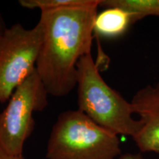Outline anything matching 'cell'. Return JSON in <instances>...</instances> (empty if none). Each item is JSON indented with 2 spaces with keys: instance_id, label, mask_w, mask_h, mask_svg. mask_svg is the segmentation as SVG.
Wrapping results in <instances>:
<instances>
[{
  "instance_id": "cell-1",
  "label": "cell",
  "mask_w": 159,
  "mask_h": 159,
  "mask_svg": "<svg viewBox=\"0 0 159 159\" xmlns=\"http://www.w3.org/2000/svg\"><path fill=\"white\" fill-rule=\"evenodd\" d=\"M99 2L41 11L44 36L36 71L49 95L63 97L77 86V66L81 57L91 54Z\"/></svg>"
},
{
  "instance_id": "cell-2",
  "label": "cell",
  "mask_w": 159,
  "mask_h": 159,
  "mask_svg": "<svg viewBox=\"0 0 159 159\" xmlns=\"http://www.w3.org/2000/svg\"><path fill=\"white\" fill-rule=\"evenodd\" d=\"M77 69L78 110L118 136H134L142 122L133 116L135 113L131 102L104 80L91 53L81 57Z\"/></svg>"
},
{
  "instance_id": "cell-3",
  "label": "cell",
  "mask_w": 159,
  "mask_h": 159,
  "mask_svg": "<svg viewBox=\"0 0 159 159\" xmlns=\"http://www.w3.org/2000/svg\"><path fill=\"white\" fill-rule=\"evenodd\" d=\"M118 135L97 125L80 110L61 113L47 143V159H116L121 156Z\"/></svg>"
},
{
  "instance_id": "cell-4",
  "label": "cell",
  "mask_w": 159,
  "mask_h": 159,
  "mask_svg": "<svg viewBox=\"0 0 159 159\" xmlns=\"http://www.w3.org/2000/svg\"><path fill=\"white\" fill-rule=\"evenodd\" d=\"M44 30L41 21L31 29L21 24L5 27L0 36V104L36 69Z\"/></svg>"
},
{
  "instance_id": "cell-5",
  "label": "cell",
  "mask_w": 159,
  "mask_h": 159,
  "mask_svg": "<svg viewBox=\"0 0 159 159\" xmlns=\"http://www.w3.org/2000/svg\"><path fill=\"white\" fill-rule=\"evenodd\" d=\"M48 92L36 69L21 83L0 112V145L15 156H23L26 141L35 128V112L48 105Z\"/></svg>"
},
{
  "instance_id": "cell-6",
  "label": "cell",
  "mask_w": 159,
  "mask_h": 159,
  "mask_svg": "<svg viewBox=\"0 0 159 159\" xmlns=\"http://www.w3.org/2000/svg\"><path fill=\"white\" fill-rule=\"evenodd\" d=\"M130 102L142 122L133 140L141 152L159 153V81L139 89Z\"/></svg>"
},
{
  "instance_id": "cell-7",
  "label": "cell",
  "mask_w": 159,
  "mask_h": 159,
  "mask_svg": "<svg viewBox=\"0 0 159 159\" xmlns=\"http://www.w3.org/2000/svg\"><path fill=\"white\" fill-rule=\"evenodd\" d=\"M133 16L119 7H107L97 13L94 20L95 35L105 38H115L124 34L134 24Z\"/></svg>"
},
{
  "instance_id": "cell-8",
  "label": "cell",
  "mask_w": 159,
  "mask_h": 159,
  "mask_svg": "<svg viewBox=\"0 0 159 159\" xmlns=\"http://www.w3.org/2000/svg\"><path fill=\"white\" fill-rule=\"evenodd\" d=\"M99 7L124 10L133 16L134 22L148 16H159V0H100Z\"/></svg>"
},
{
  "instance_id": "cell-9",
  "label": "cell",
  "mask_w": 159,
  "mask_h": 159,
  "mask_svg": "<svg viewBox=\"0 0 159 159\" xmlns=\"http://www.w3.org/2000/svg\"><path fill=\"white\" fill-rule=\"evenodd\" d=\"M96 0H20L19 5L27 9H39L41 11L66 8V7H85L91 5Z\"/></svg>"
},
{
  "instance_id": "cell-10",
  "label": "cell",
  "mask_w": 159,
  "mask_h": 159,
  "mask_svg": "<svg viewBox=\"0 0 159 159\" xmlns=\"http://www.w3.org/2000/svg\"><path fill=\"white\" fill-rule=\"evenodd\" d=\"M0 159H26L23 156H15L6 151L0 145Z\"/></svg>"
},
{
  "instance_id": "cell-11",
  "label": "cell",
  "mask_w": 159,
  "mask_h": 159,
  "mask_svg": "<svg viewBox=\"0 0 159 159\" xmlns=\"http://www.w3.org/2000/svg\"><path fill=\"white\" fill-rule=\"evenodd\" d=\"M119 159H145L140 153H125L121 155Z\"/></svg>"
},
{
  "instance_id": "cell-12",
  "label": "cell",
  "mask_w": 159,
  "mask_h": 159,
  "mask_svg": "<svg viewBox=\"0 0 159 159\" xmlns=\"http://www.w3.org/2000/svg\"><path fill=\"white\" fill-rule=\"evenodd\" d=\"M5 23H4L2 16L1 13H0V36H1L2 33H3L4 30H5Z\"/></svg>"
}]
</instances>
